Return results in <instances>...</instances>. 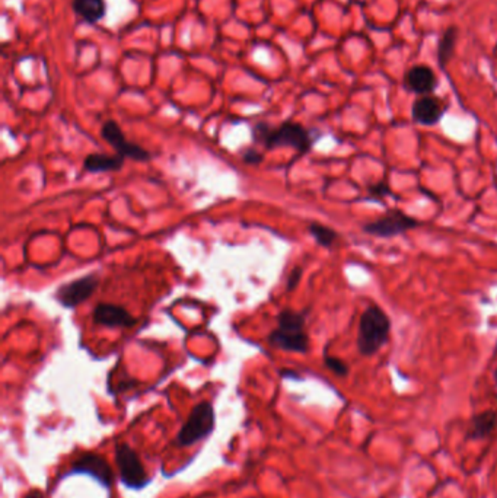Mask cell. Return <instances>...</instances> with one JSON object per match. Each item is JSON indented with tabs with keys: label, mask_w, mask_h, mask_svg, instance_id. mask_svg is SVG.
<instances>
[{
	"label": "cell",
	"mask_w": 497,
	"mask_h": 498,
	"mask_svg": "<svg viewBox=\"0 0 497 498\" xmlns=\"http://www.w3.org/2000/svg\"><path fill=\"white\" fill-rule=\"evenodd\" d=\"M308 229H309V233L313 235V238L315 239V242L323 248H331L338 238V235L334 229H331L325 225L317 223V222L310 223Z\"/></svg>",
	"instance_id": "obj_17"
},
{
	"label": "cell",
	"mask_w": 497,
	"mask_h": 498,
	"mask_svg": "<svg viewBox=\"0 0 497 498\" xmlns=\"http://www.w3.org/2000/svg\"><path fill=\"white\" fill-rule=\"evenodd\" d=\"M100 275L97 272H89L83 277L75 278L72 282L61 285L56 293V300L66 309H73L80 303L86 302L98 289Z\"/></svg>",
	"instance_id": "obj_8"
},
{
	"label": "cell",
	"mask_w": 497,
	"mask_h": 498,
	"mask_svg": "<svg viewBox=\"0 0 497 498\" xmlns=\"http://www.w3.org/2000/svg\"><path fill=\"white\" fill-rule=\"evenodd\" d=\"M241 157L246 165H260L264 161L263 153L258 152L256 147H246Z\"/></svg>",
	"instance_id": "obj_20"
},
{
	"label": "cell",
	"mask_w": 497,
	"mask_h": 498,
	"mask_svg": "<svg viewBox=\"0 0 497 498\" xmlns=\"http://www.w3.org/2000/svg\"><path fill=\"white\" fill-rule=\"evenodd\" d=\"M494 381H496V385H497V369H496V371H494Z\"/></svg>",
	"instance_id": "obj_24"
},
{
	"label": "cell",
	"mask_w": 497,
	"mask_h": 498,
	"mask_svg": "<svg viewBox=\"0 0 497 498\" xmlns=\"http://www.w3.org/2000/svg\"><path fill=\"white\" fill-rule=\"evenodd\" d=\"M458 41V28L455 25L448 26L438 44V65L442 70L446 69L448 63L455 54V47Z\"/></svg>",
	"instance_id": "obj_16"
},
{
	"label": "cell",
	"mask_w": 497,
	"mask_h": 498,
	"mask_svg": "<svg viewBox=\"0 0 497 498\" xmlns=\"http://www.w3.org/2000/svg\"><path fill=\"white\" fill-rule=\"evenodd\" d=\"M402 86L407 92L416 93L419 97L431 95L438 88V79L434 72L426 65H416L404 75Z\"/></svg>",
	"instance_id": "obj_12"
},
{
	"label": "cell",
	"mask_w": 497,
	"mask_h": 498,
	"mask_svg": "<svg viewBox=\"0 0 497 498\" xmlns=\"http://www.w3.org/2000/svg\"><path fill=\"white\" fill-rule=\"evenodd\" d=\"M268 344L282 351L306 354L309 335L306 332V314L283 309L277 315V327L267 337Z\"/></svg>",
	"instance_id": "obj_2"
},
{
	"label": "cell",
	"mask_w": 497,
	"mask_h": 498,
	"mask_svg": "<svg viewBox=\"0 0 497 498\" xmlns=\"http://www.w3.org/2000/svg\"><path fill=\"white\" fill-rule=\"evenodd\" d=\"M124 161L121 154H104V153H90L83 161L85 171L90 174H103V172H117L122 168Z\"/></svg>",
	"instance_id": "obj_13"
},
{
	"label": "cell",
	"mask_w": 497,
	"mask_h": 498,
	"mask_svg": "<svg viewBox=\"0 0 497 498\" xmlns=\"http://www.w3.org/2000/svg\"><path fill=\"white\" fill-rule=\"evenodd\" d=\"M302 274H303V268L302 267H295L289 275H288V280H286V290L288 292H292L298 287V285L300 283V280H302Z\"/></svg>",
	"instance_id": "obj_21"
},
{
	"label": "cell",
	"mask_w": 497,
	"mask_h": 498,
	"mask_svg": "<svg viewBox=\"0 0 497 498\" xmlns=\"http://www.w3.org/2000/svg\"><path fill=\"white\" fill-rule=\"evenodd\" d=\"M73 12L86 23L100 22L107 12L104 0H72Z\"/></svg>",
	"instance_id": "obj_15"
},
{
	"label": "cell",
	"mask_w": 497,
	"mask_h": 498,
	"mask_svg": "<svg viewBox=\"0 0 497 498\" xmlns=\"http://www.w3.org/2000/svg\"><path fill=\"white\" fill-rule=\"evenodd\" d=\"M115 463L121 484L133 491H142L152 484L139 453L127 443L115 445Z\"/></svg>",
	"instance_id": "obj_5"
},
{
	"label": "cell",
	"mask_w": 497,
	"mask_h": 498,
	"mask_svg": "<svg viewBox=\"0 0 497 498\" xmlns=\"http://www.w3.org/2000/svg\"><path fill=\"white\" fill-rule=\"evenodd\" d=\"M216 425V414L211 402L203 401L193 407L190 415L179 428L175 445L179 447H190L203 442L213 433Z\"/></svg>",
	"instance_id": "obj_4"
},
{
	"label": "cell",
	"mask_w": 497,
	"mask_h": 498,
	"mask_svg": "<svg viewBox=\"0 0 497 498\" xmlns=\"http://www.w3.org/2000/svg\"><path fill=\"white\" fill-rule=\"evenodd\" d=\"M22 498H46V495L43 494V491H40V489H29Z\"/></svg>",
	"instance_id": "obj_22"
},
{
	"label": "cell",
	"mask_w": 497,
	"mask_h": 498,
	"mask_svg": "<svg viewBox=\"0 0 497 498\" xmlns=\"http://www.w3.org/2000/svg\"><path fill=\"white\" fill-rule=\"evenodd\" d=\"M367 194L370 197H374L375 200H381L384 197L392 196V191L389 189V185L387 181H378L375 184H370L367 186Z\"/></svg>",
	"instance_id": "obj_19"
},
{
	"label": "cell",
	"mask_w": 497,
	"mask_h": 498,
	"mask_svg": "<svg viewBox=\"0 0 497 498\" xmlns=\"http://www.w3.org/2000/svg\"><path fill=\"white\" fill-rule=\"evenodd\" d=\"M92 319L97 325L110 328V329H122V328H133L139 319L133 317L129 310L115 303H98L94 307Z\"/></svg>",
	"instance_id": "obj_10"
},
{
	"label": "cell",
	"mask_w": 497,
	"mask_h": 498,
	"mask_svg": "<svg viewBox=\"0 0 497 498\" xmlns=\"http://www.w3.org/2000/svg\"><path fill=\"white\" fill-rule=\"evenodd\" d=\"M101 137L111 144L118 154H121L122 158H129L133 161L139 162H147L152 159L150 152L143 149L142 146L132 143L124 136L121 127L114 120H108L103 124L101 127Z\"/></svg>",
	"instance_id": "obj_9"
},
{
	"label": "cell",
	"mask_w": 497,
	"mask_h": 498,
	"mask_svg": "<svg viewBox=\"0 0 497 498\" xmlns=\"http://www.w3.org/2000/svg\"><path fill=\"white\" fill-rule=\"evenodd\" d=\"M253 142L268 150L276 147H292L299 157L310 152L314 146V136L302 124L295 121H285L278 127H273L267 121H258L251 130Z\"/></svg>",
	"instance_id": "obj_1"
},
{
	"label": "cell",
	"mask_w": 497,
	"mask_h": 498,
	"mask_svg": "<svg viewBox=\"0 0 497 498\" xmlns=\"http://www.w3.org/2000/svg\"><path fill=\"white\" fill-rule=\"evenodd\" d=\"M73 475H88L98 481L104 488L110 489L114 484V471L107 462V459L98 453L86 452L82 453L72 465L70 468L60 477V480H65L68 477Z\"/></svg>",
	"instance_id": "obj_6"
},
{
	"label": "cell",
	"mask_w": 497,
	"mask_h": 498,
	"mask_svg": "<svg viewBox=\"0 0 497 498\" xmlns=\"http://www.w3.org/2000/svg\"><path fill=\"white\" fill-rule=\"evenodd\" d=\"M391 319L377 304L367 306L359 319L356 346L363 357H372L381 351L389 341Z\"/></svg>",
	"instance_id": "obj_3"
},
{
	"label": "cell",
	"mask_w": 497,
	"mask_h": 498,
	"mask_svg": "<svg viewBox=\"0 0 497 498\" xmlns=\"http://www.w3.org/2000/svg\"><path fill=\"white\" fill-rule=\"evenodd\" d=\"M420 225L422 223L417 219H414V217H410L404 211L394 208L385 213L382 217H380V219L365 223L362 229L367 235L388 239V238L406 233L409 231H413Z\"/></svg>",
	"instance_id": "obj_7"
},
{
	"label": "cell",
	"mask_w": 497,
	"mask_h": 498,
	"mask_svg": "<svg viewBox=\"0 0 497 498\" xmlns=\"http://www.w3.org/2000/svg\"><path fill=\"white\" fill-rule=\"evenodd\" d=\"M446 110H448V104L442 98L431 93V95L419 97L414 101L412 107V117L416 124L431 127V126H436L438 122H441Z\"/></svg>",
	"instance_id": "obj_11"
},
{
	"label": "cell",
	"mask_w": 497,
	"mask_h": 498,
	"mask_svg": "<svg viewBox=\"0 0 497 498\" xmlns=\"http://www.w3.org/2000/svg\"><path fill=\"white\" fill-rule=\"evenodd\" d=\"M281 376L282 378H289V379H300V376L298 375V373H295V371H292V370H282L281 371Z\"/></svg>",
	"instance_id": "obj_23"
},
{
	"label": "cell",
	"mask_w": 497,
	"mask_h": 498,
	"mask_svg": "<svg viewBox=\"0 0 497 498\" xmlns=\"http://www.w3.org/2000/svg\"><path fill=\"white\" fill-rule=\"evenodd\" d=\"M497 427V413L493 410H487L473 415L471 427L469 428L467 439L470 440H483L494 431Z\"/></svg>",
	"instance_id": "obj_14"
},
{
	"label": "cell",
	"mask_w": 497,
	"mask_h": 498,
	"mask_svg": "<svg viewBox=\"0 0 497 498\" xmlns=\"http://www.w3.org/2000/svg\"><path fill=\"white\" fill-rule=\"evenodd\" d=\"M324 366L338 378H346L350 371L349 364L345 360L330 356V354H324Z\"/></svg>",
	"instance_id": "obj_18"
}]
</instances>
